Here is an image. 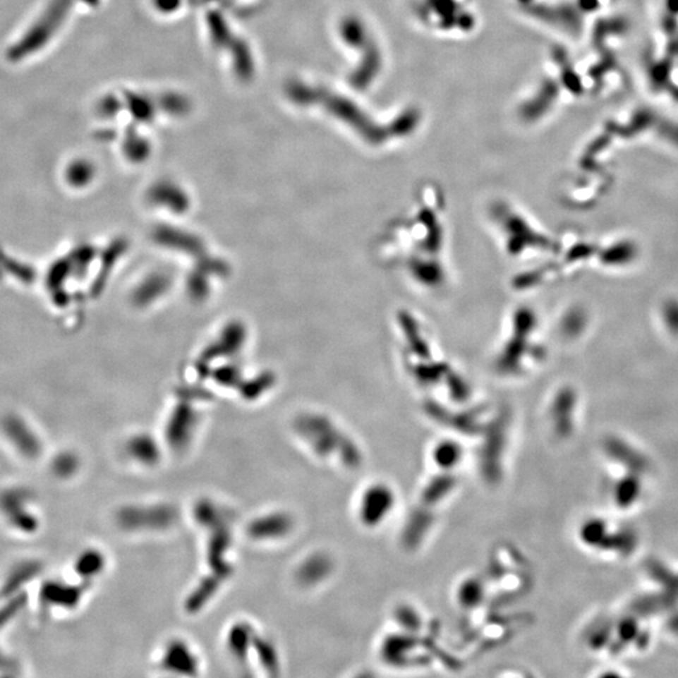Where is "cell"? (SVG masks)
Wrapping results in <instances>:
<instances>
[{
  "instance_id": "obj_1",
  "label": "cell",
  "mask_w": 678,
  "mask_h": 678,
  "mask_svg": "<svg viewBox=\"0 0 678 678\" xmlns=\"http://www.w3.org/2000/svg\"><path fill=\"white\" fill-rule=\"evenodd\" d=\"M399 496L394 486L382 480L372 481L359 492L356 515L359 525L375 531L386 524L396 510Z\"/></svg>"
},
{
  "instance_id": "obj_2",
  "label": "cell",
  "mask_w": 678,
  "mask_h": 678,
  "mask_svg": "<svg viewBox=\"0 0 678 678\" xmlns=\"http://www.w3.org/2000/svg\"><path fill=\"white\" fill-rule=\"evenodd\" d=\"M341 37L346 44H349L354 49L362 52V59L359 62V68L354 71L351 75V80L354 86L363 90V78H365V64H367V72L370 82L376 80L377 75L382 68V58L370 57L368 54H380L378 44L372 37L368 28L358 18L348 17L341 23Z\"/></svg>"
},
{
  "instance_id": "obj_4",
  "label": "cell",
  "mask_w": 678,
  "mask_h": 678,
  "mask_svg": "<svg viewBox=\"0 0 678 678\" xmlns=\"http://www.w3.org/2000/svg\"><path fill=\"white\" fill-rule=\"evenodd\" d=\"M329 568H331V565H329L327 559L314 558L309 560L308 563L305 562L301 573H302L304 581H309V583H315L320 579H323L325 574H328Z\"/></svg>"
},
{
  "instance_id": "obj_3",
  "label": "cell",
  "mask_w": 678,
  "mask_h": 678,
  "mask_svg": "<svg viewBox=\"0 0 678 678\" xmlns=\"http://www.w3.org/2000/svg\"><path fill=\"white\" fill-rule=\"evenodd\" d=\"M435 468L444 471H455L464 460V449L454 441H441L431 451Z\"/></svg>"
}]
</instances>
